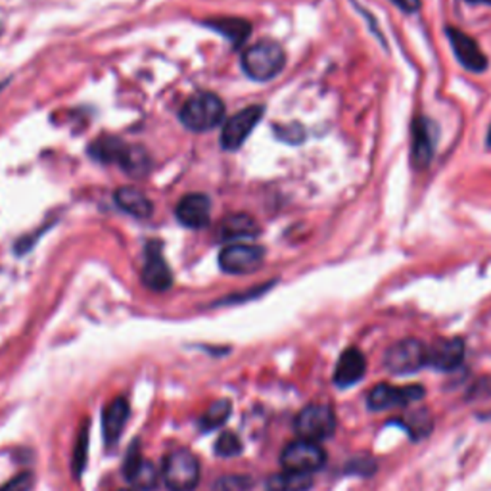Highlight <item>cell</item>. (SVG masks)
Instances as JSON below:
<instances>
[{"mask_svg": "<svg viewBox=\"0 0 491 491\" xmlns=\"http://www.w3.org/2000/svg\"><path fill=\"white\" fill-rule=\"evenodd\" d=\"M88 154L102 163H117L123 171L135 177H142L150 168V158L139 146H129L117 137H100L96 139Z\"/></svg>", "mask_w": 491, "mask_h": 491, "instance_id": "obj_1", "label": "cell"}, {"mask_svg": "<svg viewBox=\"0 0 491 491\" xmlns=\"http://www.w3.org/2000/svg\"><path fill=\"white\" fill-rule=\"evenodd\" d=\"M285 64L286 54L275 41H259L242 54V69L254 81L275 79Z\"/></svg>", "mask_w": 491, "mask_h": 491, "instance_id": "obj_2", "label": "cell"}, {"mask_svg": "<svg viewBox=\"0 0 491 491\" xmlns=\"http://www.w3.org/2000/svg\"><path fill=\"white\" fill-rule=\"evenodd\" d=\"M178 117H181V123L190 131H212L221 125L223 117H225V104L214 93H198L185 102Z\"/></svg>", "mask_w": 491, "mask_h": 491, "instance_id": "obj_3", "label": "cell"}, {"mask_svg": "<svg viewBox=\"0 0 491 491\" xmlns=\"http://www.w3.org/2000/svg\"><path fill=\"white\" fill-rule=\"evenodd\" d=\"M169 491H195L200 484V463L188 450H175L166 457L161 472Z\"/></svg>", "mask_w": 491, "mask_h": 491, "instance_id": "obj_4", "label": "cell"}, {"mask_svg": "<svg viewBox=\"0 0 491 491\" xmlns=\"http://www.w3.org/2000/svg\"><path fill=\"white\" fill-rule=\"evenodd\" d=\"M336 430V414L324 404H311L296 416V432L304 440L321 441L331 438Z\"/></svg>", "mask_w": 491, "mask_h": 491, "instance_id": "obj_5", "label": "cell"}, {"mask_svg": "<svg viewBox=\"0 0 491 491\" xmlns=\"http://www.w3.org/2000/svg\"><path fill=\"white\" fill-rule=\"evenodd\" d=\"M324 460H326V453L321 445L317 441L304 440V438L288 443L280 455V463L282 467H285V470L304 472V474L319 470L324 465Z\"/></svg>", "mask_w": 491, "mask_h": 491, "instance_id": "obj_6", "label": "cell"}, {"mask_svg": "<svg viewBox=\"0 0 491 491\" xmlns=\"http://www.w3.org/2000/svg\"><path fill=\"white\" fill-rule=\"evenodd\" d=\"M384 365L397 375L416 373V370L426 367V344L414 338L401 340L386 351Z\"/></svg>", "mask_w": 491, "mask_h": 491, "instance_id": "obj_7", "label": "cell"}, {"mask_svg": "<svg viewBox=\"0 0 491 491\" xmlns=\"http://www.w3.org/2000/svg\"><path fill=\"white\" fill-rule=\"evenodd\" d=\"M265 261V248L258 244H231L221 250L219 267L229 275H248L258 271Z\"/></svg>", "mask_w": 491, "mask_h": 491, "instance_id": "obj_8", "label": "cell"}, {"mask_svg": "<svg viewBox=\"0 0 491 491\" xmlns=\"http://www.w3.org/2000/svg\"><path fill=\"white\" fill-rule=\"evenodd\" d=\"M263 112H265L263 106H248L238 114H234L232 117H229L225 125H223L221 139H219L223 150H229V152L238 150V148L248 141L251 131H254L256 125L261 122Z\"/></svg>", "mask_w": 491, "mask_h": 491, "instance_id": "obj_9", "label": "cell"}, {"mask_svg": "<svg viewBox=\"0 0 491 491\" xmlns=\"http://www.w3.org/2000/svg\"><path fill=\"white\" fill-rule=\"evenodd\" d=\"M423 396H424L423 386H404V388H396V386L390 384H378L368 394V407L373 411L404 407L413 404L416 399H421Z\"/></svg>", "mask_w": 491, "mask_h": 491, "instance_id": "obj_10", "label": "cell"}, {"mask_svg": "<svg viewBox=\"0 0 491 491\" xmlns=\"http://www.w3.org/2000/svg\"><path fill=\"white\" fill-rule=\"evenodd\" d=\"M436 125L426 117H416L413 122V148L411 158L413 166L416 169H424L432 163L434 150H436Z\"/></svg>", "mask_w": 491, "mask_h": 491, "instance_id": "obj_11", "label": "cell"}, {"mask_svg": "<svg viewBox=\"0 0 491 491\" xmlns=\"http://www.w3.org/2000/svg\"><path fill=\"white\" fill-rule=\"evenodd\" d=\"M142 282L154 292H166L173 285V275L169 265L161 256L159 242H150L146 246V261L142 269Z\"/></svg>", "mask_w": 491, "mask_h": 491, "instance_id": "obj_12", "label": "cell"}, {"mask_svg": "<svg viewBox=\"0 0 491 491\" xmlns=\"http://www.w3.org/2000/svg\"><path fill=\"white\" fill-rule=\"evenodd\" d=\"M123 474L131 486L139 491H152L159 482L158 468L141 455L139 445H132L129 450L123 463Z\"/></svg>", "mask_w": 491, "mask_h": 491, "instance_id": "obj_13", "label": "cell"}, {"mask_svg": "<svg viewBox=\"0 0 491 491\" xmlns=\"http://www.w3.org/2000/svg\"><path fill=\"white\" fill-rule=\"evenodd\" d=\"M448 39L451 42V49L457 56V59L460 64H463L468 71L472 73H482L487 68V58L482 52L480 44L476 42L472 37H468L467 33L460 32V29L455 27H448Z\"/></svg>", "mask_w": 491, "mask_h": 491, "instance_id": "obj_14", "label": "cell"}, {"mask_svg": "<svg viewBox=\"0 0 491 491\" xmlns=\"http://www.w3.org/2000/svg\"><path fill=\"white\" fill-rule=\"evenodd\" d=\"M465 359V341L460 338H443L426 346V365L438 370H455Z\"/></svg>", "mask_w": 491, "mask_h": 491, "instance_id": "obj_15", "label": "cell"}, {"mask_svg": "<svg viewBox=\"0 0 491 491\" xmlns=\"http://www.w3.org/2000/svg\"><path fill=\"white\" fill-rule=\"evenodd\" d=\"M177 219L188 229H204L210 225L212 204L204 195H188L177 204Z\"/></svg>", "mask_w": 491, "mask_h": 491, "instance_id": "obj_16", "label": "cell"}, {"mask_svg": "<svg viewBox=\"0 0 491 491\" xmlns=\"http://www.w3.org/2000/svg\"><path fill=\"white\" fill-rule=\"evenodd\" d=\"M365 370H367L365 355L357 348H348L338 359L334 370V384L340 386V388H348V386H353L365 377Z\"/></svg>", "mask_w": 491, "mask_h": 491, "instance_id": "obj_17", "label": "cell"}, {"mask_svg": "<svg viewBox=\"0 0 491 491\" xmlns=\"http://www.w3.org/2000/svg\"><path fill=\"white\" fill-rule=\"evenodd\" d=\"M129 421V404L123 397L114 399L110 405H106L102 414V428L104 440L108 445H114L123 434V428Z\"/></svg>", "mask_w": 491, "mask_h": 491, "instance_id": "obj_18", "label": "cell"}, {"mask_svg": "<svg viewBox=\"0 0 491 491\" xmlns=\"http://www.w3.org/2000/svg\"><path fill=\"white\" fill-rule=\"evenodd\" d=\"M259 234V225L254 217L246 214H231L221 219L217 236L221 241H241V238H254Z\"/></svg>", "mask_w": 491, "mask_h": 491, "instance_id": "obj_19", "label": "cell"}, {"mask_svg": "<svg viewBox=\"0 0 491 491\" xmlns=\"http://www.w3.org/2000/svg\"><path fill=\"white\" fill-rule=\"evenodd\" d=\"M114 200L125 214L137 219H148L154 214V205L150 198H148L139 188H132V186L117 188Z\"/></svg>", "mask_w": 491, "mask_h": 491, "instance_id": "obj_20", "label": "cell"}, {"mask_svg": "<svg viewBox=\"0 0 491 491\" xmlns=\"http://www.w3.org/2000/svg\"><path fill=\"white\" fill-rule=\"evenodd\" d=\"M311 486H314L311 474L292 470L278 472L267 480V491H307Z\"/></svg>", "mask_w": 491, "mask_h": 491, "instance_id": "obj_21", "label": "cell"}, {"mask_svg": "<svg viewBox=\"0 0 491 491\" xmlns=\"http://www.w3.org/2000/svg\"><path fill=\"white\" fill-rule=\"evenodd\" d=\"M207 27L215 29L217 33H221L225 39H229L232 44H242L250 32L251 27L246 20H238V18H217V20H207L205 22Z\"/></svg>", "mask_w": 491, "mask_h": 491, "instance_id": "obj_22", "label": "cell"}, {"mask_svg": "<svg viewBox=\"0 0 491 491\" xmlns=\"http://www.w3.org/2000/svg\"><path fill=\"white\" fill-rule=\"evenodd\" d=\"M231 409H232L231 401H227V399L215 401V404L202 414V419H200L202 430H215V428L225 424L229 421Z\"/></svg>", "mask_w": 491, "mask_h": 491, "instance_id": "obj_23", "label": "cell"}, {"mask_svg": "<svg viewBox=\"0 0 491 491\" xmlns=\"http://www.w3.org/2000/svg\"><path fill=\"white\" fill-rule=\"evenodd\" d=\"M242 451V443L232 432H223L215 441V453L219 457H236Z\"/></svg>", "mask_w": 491, "mask_h": 491, "instance_id": "obj_24", "label": "cell"}, {"mask_svg": "<svg viewBox=\"0 0 491 491\" xmlns=\"http://www.w3.org/2000/svg\"><path fill=\"white\" fill-rule=\"evenodd\" d=\"M35 486V478L32 472H22L18 476H14L10 482H6L0 491H32Z\"/></svg>", "mask_w": 491, "mask_h": 491, "instance_id": "obj_25", "label": "cell"}, {"mask_svg": "<svg viewBox=\"0 0 491 491\" xmlns=\"http://www.w3.org/2000/svg\"><path fill=\"white\" fill-rule=\"evenodd\" d=\"M277 135L286 141L290 144H300L304 139H305V132H304V127L297 125V123H292V125H285V127H277Z\"/></svg>", "mask_w": 491, "mask_h": 491, "instance_id": "obj_26", "label": "cell"}, {"mask_svg": "<svg viewBox=\"0 0 491 491\" xmlns=\"http://www.w3.org/2000/svg\"><path fill=\"white\" fill-rule=\"evenodd\" d=\"M86 438H88V432H86V430H83L81 438H79V441H77L76 455H73V468H76V476H79L81 470L85 468V459H86Z\"/></svg>", "mask_w": 491, "mask_h": 491, "instance_id": "obj_27", "label": "cell"}, {"mask_svg": "<svg viewBox=\"0 0 491 491\" xmlns=\"http://www.w3.org/2000/svg\"><path fill=\"white\" fill-rule=\"evenodd\" d=\"M392 3L407 14H414L421 10V0H392Z\"/></svg>", "mask_w": 491, "mask_h": 491, "instance_id": "obj_28", "label": "cell"}, {"mask_svg": "<svg viewBox=\"0 0 491 491\" xmlns=\"http://www.w3.org/2000/svg\"><path fill=\"white\" fill-rule=\"evenodd\" d=\"M467 3H470V5H487V6H491V0H467Z\"/></svg>", "mask_w": 491, "mask_h": 491, "instance_id": "obj_29", "label": "cell"}, {"mask_svg": "<svg viewBox=\"0 0 491 491\" xmlns=\"http://www.w3.org/2000/svg\"><path fill=\"white\" fill-rule=\"evenodd\" d=\"M486 144H487V148L491 150V125H489V131H487V141H486Z\"/></svg>", "mask_w": 491, "mask_h": 491, "instance_id": "obj_30", "label": "cell"}, {"mask_svg": "<svg viewBox=\"0 0 491 491\" xmlns=\"http://www.w3.org/2000/svg\"><path fill=\"white\" fill-rule=\"evenodd\" d=\"M122 491H135V489H122Z\"/></svg>", "mask_w": 491, "mask_h": 491, "instance_id": "obj_31", "label": "cell"}]
</instances>
